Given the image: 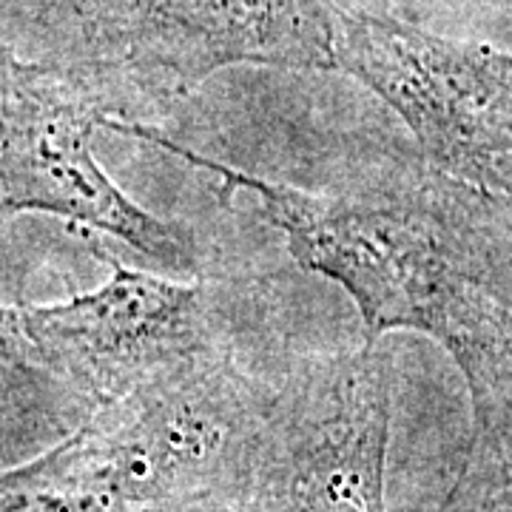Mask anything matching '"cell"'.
Returning <instances> with one entry per match:
<instances>
[{
  "mask_svg": "<svg viewBox=\"0 0 512 512\" xmlns=\"http://www.w3.org/2000/svg\"><path fill=\"white\" fill-rule=\"evenodd\" d=\"M106 128L183 157L259 202L293 259L350 293L367 342L384 330L436 339L470 387L476 450H512V225L504 202L444 174L316 197L256 180L140 123L109 117Z\"/></svg>",
  "mask_w": 512,
  "mask_h": 512,
  "instance_id": "1",
  "label": "cell"
},
{
  "mask_svg": "<svg viewBox=\"0 0 512 512\" xmlns=\"http://www.w3.org/2000/svg\"><path fill=\"white\" fill-rule=\"evenodd\" d=\"M251 404L231 356L211 353L0 473V512H202L248 467Z\"/></svg>",
  "mask_w": 512,
  "mask_h": 512,
  "instance_id": "2",
  "label": "cell"
},
{
  "mask_svg": "<svg viewBox=\"0 0 512 512\" xmlns=\"http://www.w3.org/2000/svg\"><path fill=\"white\" fill-rule=\"evenodd\" d=\"M106 117L89 74L26 63L0 43V217H63L191 268V234L128 200L97 163L92 137Z\"/></svg>",
  "mask_w": 512,
  "mask_h": 512,
  "instance_id": "5",
  "label": "cell"
},
{
  "mask_svg": "<svg viewBox=\"0 0 512 512\" xmlns=\"http://www.w3.org/2000/svg\"><path fill=\"white\" fill-rule=\"evenodd\" d=\"M333 69L382 97L430 165L512 205V55L330 3Z\"/></svg>",
  "mask_w": 512,
  "mask_h": 512,
  "instance_id": "3",
  "label": "cell"
},
{
  "mask_svg": "<svg viewBox=\"0 0 512 512\" xmlns=\"http://www.w3.org/2000/svg\"><path fill=\"white\" fill-rule=\"evenodd\" d=\"M111 279L55 305H0V367L52 379L103 404L220 353L202 285L137 271L97 248Z\"/></svg>",
  "mask_w": 512,
  "mask_h": 512,
  "instance_id": "4",
  "label": "cell"
},
{
  "mask_svg": "<svg viewBox=\"0 0 512 512\" xmlns=\"http://www.w3.org/2000/svg\"><path fill=\"white\" fill-rule=\"evenodd\" d=\"M333 0H86L106 69L183 94L228 66L333 69Z\"/></svg>",
  "mask_w": 512,
  "mask_h": 512,
  "instance_id": "6",
  "label": "cell"
},
{
  "mask_svg": "<svg viewBox=\"0 0 512 512\" xmlns=\"http://www.w3.org/2000/svg\"><path fill=\"white\" fill-rule=\"evenodd\" d=\"M473 461L493 467V470H498V476H501V493L495 495L493 501H487L481 512H512V476H510V470H507V464H504V461H495V458H478V456H473Z\"/></svg>",
  "mask_w": 512,
  "mask_h": 512,
  "instance_id": "7",
  "label": "cell"
}]
</instances>
